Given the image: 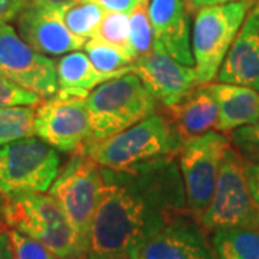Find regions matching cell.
<instances>
[{"label": "cell", "mask_w": 259, "mask_h": 259, "mask_svg": "<svg viewBox=\"0 0 259 259\" xmlns=\"http://www.w3.org/2000/svg\"><path fill=\"white\" fill-rule=\"evenodd\" d=\"M125 74H102L95 69L87 54L74 51L56 62L58 93L88 97L95 87Z\"/></svg>", "instance_id": "cell-19"}, {"label": "cell", "mask_w": 259, "mask_h": 259, "mask_svg": "<svg viewBox=\"0 0 259 259\" xmlns=\"http://www.w3.org/2000/svg\"><path fill=\"white\" fill-rule=\"evenodd\" d=\"M105 12H121L130 15L140 5H148L150 0H95Z\"/></svg>", "instance_id": "cell-29"}, {"label": "cell", "mask_w": 259, "mask_h": 259, "mask_svg": "<svg viewBox=\"0 0 259 259\" xmlns=\"http://www.w3.org/2000/svg\"><path fill=\"white\" fill-rule=\"evenodd\" d=\"M9 235L15 259H61L45 245L22 232L9 228Z\"/></svg>", "instance_id": "cell-27"}, {"label": "cell", "mask_w": 259, "mask_h": 259, "mask_svg": "<svg viewBox=\"0 0 259 259\" xmlns=\"http://www.w3.org/2000/svg\"><path fill=\"white\" fill-rule=\"evenodd\" d=\"M189 13L186 0H150L148 3L156 40L176 61L194 66Z\"/></svg>", "instance_id": "cell-16"}, {"label": "cell", "mask_w": 259, "mask_h": 259, "mask_svg": "<svg viewBox=\"0 0 259 259\" xmlns=\"http://www.w3.org/2000/svg\"><path fill=\"white\" fill-rule=\"evenodd\" d=\"M175 124L183 141L203 136L216 130L219 121V107L207 83H199L182 101L173 105H160Z\"/></svg>", "instance_id": "cell-17"}, {"label": "cell", "mask_w": 259, "mask_h": 259, "mask_svg": "<svg viewBox=\"0 0 259 259\" xmlns=\"http://www.w3.org/2000/svg\"><path fill=\"white\" fill-rule=\"evenodd\" d=\"M0 72L40 98L58 93L55 62L35 51L8 23L0 26Z\"/></svg>", "instance_id": "cell-11"}, {"label": "cell", "mask_w": 259, "mask_h": 259, "mask_svg": "<svg viewBox=\"0 0 259 259\" xmlns=\"http://www.w3.org/2000/svg\"><path fill=\"white\" fill-rule=\"evenodd\" d=\"M183 140L175 124L160 107L130 128L87 144L98 166L111 170H130L167 156H179Z\"/></svg>", "instance_id": "cell-2"}, {"label": "cell", "mask_w": 259, "mask_h": 259, "mask_svg": "<svg viewBox=\"0 0 259 259\" xmlns=\"http://www.w3.org/2000/svg\"><path fill=\"white\" fill-rule=\"evenodd\" d=\"M0 259H15L9 228H0Z\"/></svg>", "instance_id": "cell-32"}, {"label": "cell", "mask_w": 259, "mask_h": 259, "mask_svg": "<svg viewBox=\"0 0 259 259\" xmlns=\"http://www.w3.org/2000/svg\"><path fill=\"white\" fill-rule=\"evenodd\" d=\"M228 139L232 147L241 154L246 163H259V118L250 124L232 130Z\"/></svg>", "instance_id": "cell-26"}, {"label": "cell", "mask_w": 259, "mask_h": 259, "mask_svg": "<svg viewBox=\"0 0 259 259\" xmlns=\"http://www.w3.org/2000/svg\"><path fill=\"white\" fill-rule=\"evenodd\" d=\"M245 166L235 148L226 150L212 200L197 221L206 235L228 228H259V204L250 192Z\"/></svg>", "instance_id": "cell-5"}, {"label": "cell", "mask_w": 259, "mask_h": 259, "mask_svg": "<svg viewBox=\"0 0 259 259\" xmlns=\"http://www.w3.org/2000/svg\"><path fill=\"white\" fill-rule=\"evenodd\" d=\"M231 147L228 136L207 131L203 136L183 141L177 161L185 185L186 206L196 221L207 209L216 189L226 150Z\"/></svg>", "instance_id": "cell-9"}, {"label": "cell", "mask_w": 259, "mask_h": 259, "mask_svg": "<svg viewBox=\"0 0 259 259\" xmlns=\"http://www.w3.org/2000/svg\"><path fill=\"white\" fill-rule=\"evenodd\" d=\"M6 204L8 197L0 192V228H6Z\"/></svg>", "instance_id": "cell-34"}, {"label": "cell", "mask_w": 259, "mask_h": 259, "mask_svg": "<svg viewBox=\"0 0 259 259\" xmlns=\"http://www.w3.org/2000/svg\"><path fill=\"white\" fill-rule=\"evenodd\" d=\"M95 36L114 47H118L131 54L130 42V15L121 12H105ZM134 58V56H133Z\"/></svg>", "instance_id": "cell-25"}, {"label": "cell", "mask_w": 259, "mask_h": 259, "mask_svg": "<svg viewBox=\"0 0 259 259\" xmlns=\"http://www.w3.org/2000/svg\"><path fill=\"white\" fill-rule=\"evenodd\" d=\"M232 2H238V0H186L187 9L189 12H197L202 8H207V6H218V5H226V3H232Z\"/></svg>", "instance_id": "cell-33"}, {"label": "cell", "mask_w": 259, "mask_h": 259, "mask_svg": "<svg viewBox=\"0 0 259 259\" xmlns=\"http://www.w3.org/2000/svg\"><path fill=\"white\" fill-rule=\"evenodd\" d=\"M245 163H246V161H245ZM245 170H246V177H248V183H249L250 192L253 194L256 203L259 204V163H256V164L246 163Z\"/></svg>", "instance_id": "cell-31"}, {"label": "cell", "mask_w": 259, "mask_h": 259, "mask_svg": "<svg viewBox=\"0 0 259 259\" xmlns=\"http://www.w3.org/2000/svg\"><path fill=\"white\" fill-rule=\"evenodd\" d=\"M85 54L97 71L102 74H128L134 72V58L127 51L94 36L83 45Z\"/></svg>", "instance_id": "cell-22"}, {"label": "cell", "mask_w": 259, "mask_h": 259, "mask_svg": "<svg viewBox=\"0 0 259 259\" xmlns=\"http://www.w3.org/2000/svg\"><path fill=\"white\" fill-rule=\"evenodd\" d=\"M28 0H0V26L18 18Z\"/></svg>", "instance_id": "cell-30"}, {"label": "cell", "mask_w": 259, "mask_h": 259, "mask_svg": "<svg viewBox=\"0 0 259 259\" xmlns=\"http://www.w3.org/2000/svg\"><path fill=\"white\" fill-rule=\"evenodd\" d=\"M134 74L163 107L182 101L199 85L194 66L176 61L157 40L150 52L134 59Z\"/></svg>", "instance_id": "cell-13"}, {"label": "cell", "mask_w": 259, "mask_h": 259, "mask_svg": "<svg viewBox=\"0 0 259 259\" xmlns=\"http://www.w3.org/2000/svg\"><path fill=\"white\" fill-rule=\"evenodd\" d=\"M35 105L0 107V146L35 136Z\"/></svg>", "instance_id": "cell-23"}, {"label": "cell", "mask_w": 259, "mask_h": 259, "mask_svg": "<svg viewBox=\"0 0 259 259\" xmlns=\"http://www.w3.org/2000/svg\"><path fill=\"white\" fill-rule=\"evenodd\" d=\"M40 97L19 87L0 72V107L6 105H37Z\"/></svg>", "instance_id": "cell-28"}, {"label": "cell", "mask_w": 259, "mask_h": 259, "mask_svg": "<svg viewBox=\"0 0 259 259\" xmlns=\"http://www.w3.org/2000/svg\"><path fill=\"white\" fill-rule=\"evenodd\" d=\"M101 173L87 259H128L140 243L187 210L177 156L130 170L101 167Z\"/></svg>", "instance_id": "cell-1"}, {"label": "cell", "mask_w": 259, "mask_h": 259, "mask_svg": "<svg viewBox=\"0 0 259 259\" xmlns=\"http://www.w3.org/2000/svg\"><path fill=\"white\" fill-rule=\"evenodd\" d=\"M102 187L101 167L87 146L74 153L48 190L68 216L75 232L90 248V232Z\"/></svg>", "instance_id": "cell-8"}, {"label": "cell", "mask_w": 259, "mask_h": 259, "mask_svg": "<svg viewBox=\"0 0 259 259\" xmlns=\"http://www.w3.org/2000/svg\"><path fill=\"white\" fill-rule=\"evenodd\" d=\"M216 259H259V228H228L212 233Z\"/></svg>", "instance_id": "cell-20"}, {"label": "cell", "mask_w": 259, "mask_h": 259, "mask_svg": "<svg viewBox=\"0 0 259 259\" xmlns=\"http://www.w3.org/2000/svg\"><path fill=\"white\" fill-rule=\"evenodd\" d=\"M83 259H87V258H83Z\"/></svg>", "instance_id": "cell-36"}, {"label": "cell", "mask_w": 259, "mask_h": 259, "mask_svg": "<svg viewBox=\"0 0 259 259\" xmlns=\"http://www.w3.org/2000/svg\"><path fill=\"white\" fill-rule=\"evenodd\" d=\"M160 107L139 75L128 72L95 87L87 97L93 139L102 140L130 128Z\"/></svg>", "instance_id": "cell-4"}, {"label": "cell", "mask_w": 259, "mask_h": 259, "mask_svg": "<svg viewBox=\"0 0 259 259\" xmlns=\"http://www.w3.org/2000/svg\"><path fill=\"white\" fill-rule=\"evenodd\" d=\"M61 170V156L47 141L30 136L0 146V192L47 193Z\"/></svg>", "instance_id": "cell-6"}, {"label": "cell", "mask_w": 259, "mask_h": 259, "mask_svg": "<svg viewBox=\"0 0 259 259\" xmlns=\"http://www.w3.org/2000/svg\"><path fill=\"white\" fill-rule=\"evenodd\" d=\"M216 81L259 93V2L250 6L216 75Z\"/></svg>", "instance_id": "cell-15"}, {"label": "cell", "mask_w": 259, "mask_h": 259, "mask_svg": "<svg viewBox=\"0 0 259 259\" xmlns=\"http://www.w3.org/2000/svg\"><path fill=\"white\" fill-rule=\"evenodd\" d=\"M29 2L42 3V5H49V6H55V8H62L66 3H69L71 0H29Z\"/></svg>", "instance_id": "cell-35"}, {"label": "cell", "mask_w": 259, "mask_h": 259, "mask_svg": "<svg viewBox=\"0 0 259 259\" xmlns=\"http://www.w3.org/2000/svg\"><path fill=\"white\" fill-rule=\"evenodd\" d=\"M6 225L36 239L61 259H83L88 245L75 232L64 209L48 193L8 196Z\"/></svg>", "instance_id": "cell-3"}, {"label": "cell", "mask_w": 259, "mask_h": 259, "mask_svg": "<svg viewBox=\"0 0 259 259\" xmlns=\"http://www.w3.org/2000/svg\"><path fill=\"white\" fill-rule=\"evenodd\" d=\"M61 13L69 32L85 44L95 36L105 10L95 0H71L61 8Z\"/></svg>", "instance_id": "cell-21"}, {"label": "cell", "mask_w": 259, "mask_h": 259, "mask_svg": "<svg viewBox=\"0 0 259 259\" xmlns=\"http://www.w3.org/2000/svg\"><path fill=\"white\" fill-rule=\"evenodd\" d=\"M35 136L58 151L74 153L91 139V121L87 97L56 93L39 102L35 115Z\"/></svg>", "instance_id": "cell-10"}, {"label": "cell", "mask_w": 259, "mask_h": 259, "mask_svg": "<svg viewBox=\"0 0 259 259\" xmlns=\"http://www.w3.org/2000/svg\"><path fill=\"white\" fill-rule=\"evenodd\" d=\"M219 107L216 130L231 133L232 130L250 124L259 118V93L249 87L235 83H207Z\"/></svg>", "instance_id": "cell-18"}, {"label": "cell", "mask_w": 259, "mask_h": 259, "mask_svg": "<svg viewBox=\"0 0 259 259\" xmlns=\"http://www.w3.org/2000/svg\"><path fill=\"white\" fill-rule=\"evenodd\" d=\"M250 0L207 6L196 12L192 51L199 83H210L249 12Z\"/></svg>", "instance_id": "cell-7"}, {"label": "cell", "mask_w": 259, "mask_h": 259, "mask_svg": "<svg viewBox=\"0 0 259 259\" xmlns=\"http://www.w3.org/2000/svg\"><path fill=\"white\" fill-rule=\"evenodd\" d=\"M206 232L189 213H180L140 243L128 259H216Z\"/></svg>", "instance_id": "cell-12"}, {"label": "cell", "mask_w": 259, "mask_h": 259, "mask_svg": "<svg viewBox=\"0 0 259 259\" xmlns=\"http://www.w3.org/2000/svg\"><path fill=\"white\" fill-rule=\"evenodd\" d=\"M16 19L19 36L44 55H65L85 45L66 28L61 8L28 0Z\"/></svg>", "instance_id": "cell-14"}, {"label": "cell", "mask_w": 259, "mask_h": 259, "mask_svg": "<svg viewBox=\"0 0 259 259\" xmlns=\"http://www.w3.org/2000/svg\"><path fill=\"white\" fill-rule=\"evenodd\" d=\"M148 5H140L130 13V42L131 54L136 58L150 52L154 44V29L148 16Z\"/></svg>", "instance_id": "cell-24"}]
</instances>
